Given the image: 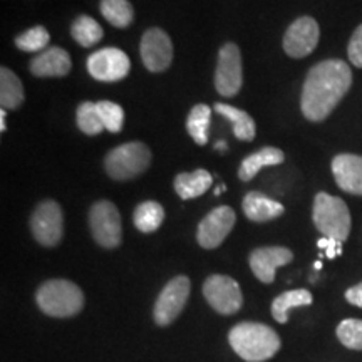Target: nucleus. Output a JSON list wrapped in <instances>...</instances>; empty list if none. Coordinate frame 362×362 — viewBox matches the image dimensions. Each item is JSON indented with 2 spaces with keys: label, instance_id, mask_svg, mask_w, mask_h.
Returning <instances> with one entry per match:
<instances>
[{
  "label": "nucleus",
  "instance_id": "obj_1",
  "mask_svg": "<svg viewBox=\"0 0 362 362\" xmlns=\"http://www.w3.org/2000/svg\"><path fill=\"white\" fill-rule=\"evenodd\" d=\"M352 86V71L341 59H327L319 62L307 72L302 88L300 110L309 121L320 123L349 93Z\"/></svg>",
  "mask_w": 362,
  "mask_h": 362
},
{
  "label": "nucleus",
  "instance_id": "obj_2",
  "mask_svg": "<svg viewBox=\"0 0 362 362\" xmlns=\"http://www.w3.org/2000/svg\"><path fill=\"white\" fill-rule=\"evenodd\" d=\"M228 342L232 349L247 362H265L280 351L279 334L265 324L240 322L230 329Z\"/></svg>",
  "mask_w": 362,
  "mask_h": 362
},
{
  "label": "nucleus",
  "instance_id": "obj_3",
  "mask_svg": "<svg viewBox=\"0 0 362 362\" xmlns=\"http://www.w3.org/2000/svg\"><path fill=\"white\" fill-rule=\"evenodd\" d=\"M39 309L45 315L56 319H67L78 315L84 307V293L76 284L64 279L44 282L35 293Z\"/></svg>",
  "mask_w": 362,
  "mask_h": 362
},
{
  "label": "nucleus",
  "instance_id": "obj_4",
  "mask_svg": "<svg viewBox=\"0 0 362 362\" xmlns=\"http://www.w3.org/2000/svg\"><path fill=\"white\" fill-rule=\"evenodd\" d=\"M312 220L320 233L337 242H346L351 233V211L342 198L329 193H317L314 198Z\"/></svg>",
  "mask_w": 362,
  "mask_h": 362
},
{
  "label": "nucleus",
  "instance_id": "obj_5",
  "mask_svg": "<svg viewBox=\"0 0 362 362\" xmlns=\"http://www.w3.org/2000/svg\"><path fill=\"white\" fill-rule=\"evenodd\" d=\"M151 165V151L141 141L124 143L111 149L104 160L106 173L116 181L133 180L143 175Z\"/></svg>",
  "mask_w": 362,
  "mask_h": 362
},
{
  "label": "nucleus",
  "instance_id": "obj_6",
  "mask_svg": "<svg viewBox=\"0 0 362 362\" xmlns=\"http://www.w3.org/2000/svg\"><path fill=\"white\" fill-rule=\"evenodd\" d=\"M89 226L98 245L103 248H116L121 245L123 240L121 215L111 202L101 200L90 206Z\"/></svg>",
  "mask_w": 362,
  "mask_h": 362
},
{
  "label": "nucleus",
  "instance_id": "obj_7",
  "mask_svg": "<svg viewBox=\"0 0 362 362\" xmlns=\"http://www.w3.org/2000/svg\"><path fill=\"white\" fill-rule=\"evenodd\" d=\"M189 291H192V282L185 275L171 279L168 284L163 287V291L158 296L155 302V309H153V317L155 322L161 327L173 324L185 305H187Z\"/></svg>",
  "mask_w": 362,
  "mask_h": 362
},
{
  "label": "nucleus",
  "instance_id": "obj_8",
  "mask_svg": "<svg viewBox=\"0 0 362 362\" xmlns=\"http://www.w3.org/2000/svg\"><path fill=\"white\" fill-rule=\"evenodd\" d=\"M203 296L214 310L221 315H232L243 304V293L237 280L228 275H210L203 284Z\"/></svg>",
  "mask_w": 362,
  "mask_h": 362
},
{
  "label": "nucleus",
  "instance_id": "obj_9",
  "mask_svg": "<svg viewBox=\"0 0 362 362\" xmlns=\"http://www.w3.org/2000/svg\"><path fill=\"white\" fill-rule=\"evenodd\" d=\"M243 84L242 54L237 44H225L218 52L215 71V88L223 98L237 96Z\"/></svg>",
  "mask_w": 362,
  "mask_h": 362
},
{
  "label": "nucleus",
  "instance_id": "obj_10",
  "mask_svg": "<svg viewBox=\"0 0 362 362\" xmlns=\"http://www.w3.org/2000/svg\"><path fill=\"white\" fill-rule=\"evenodd\" d=\"M30 232L44 247H56L61 242L64 226H62V210L59 203L54 200L39 203L30 216Z\"/></svg>",
  "mask_w": 362,
  "mask_h": 362
},
{
  "label": "nucleus",
  "instance_id": "obj_11",
  "mask_svg": "<svg viewBox=\"0 0 362 362\" xmlns=\"http://www.w3.org/2000/svg\"><path fill=\"white\" fill-rule=\"evenodd\" d=\"M131 61L117 47H104L88 57V71L96 81L116 83L129 74Z\"/></svg>",
  "mask_w": 362,
  "mask_h": 362
},
{
  "label": "nucleus",
  "instance_id": "obj_12",
  "mask_svg": "<svg viewBox=\"0 0 362 362\" xmlns=\"http://www.w3.org/2000/svg\"><path fill=\"white\" fill-rule=\"evenodd\" d=\"M235 221H237V215L230 206L223 205L211 210L198 225L197 240L200 247L206 248V250H214V248L220 247L233 230Z\"/></svg>",
  "mask_w": 362,
  "mask_h": 362
},
{
  "label": "nucleus",
  "instance_id": "obj_13",
  "mask_svg": "<svg viewBox=\"0 0 362 362\" xmlns=\"http://www.w3.org/2000/svg\"><path fill=\"white\" fill-rule=\"evenodd\" d=\"M320 29L312 17H298L284 35V51L293 59L307 57L319 44Z\"/></svg>",
  "mask_w": 362,
  "mask_h": 362
},
{
  "label": "nucleus",
  "instance_id": "obj_14",
  "mask_svg": "<svg viewBox=\"0 0 362 362\" xmlns=\"http://www.w3.org/2000/svg\"><path fill=\"white\" fill-rule=\"evenodd\" d=\"M139 51H141L143 64L151 72L166 71L173 61V44L170 35L158 27L144 33Z\"/></svg>",
  "mask_w": 362,
  "mask_h": 362
},
{
  "label": "nucleus",
  "instance_id": "obj_15",
  "mask_svg": "<svg viewBox=\"0 0 362 362\" xmlns=\"http://www.w3.org/2000/svg\"><path fill=\"white\" fill-rule=\"evenodd\" d=\"M293 260L292 250L285 247H262L250 253V269L257 279L264 284H272L275 280V272L279 267L291 264Z\"/></svg>",
  "mask_w": 362,
  "mask_h": 362
},
{
  "label": "nucleus",
  "instance_id": "obj_16",
  "mask_svg": "<svg viewBox=\"0 0 362 362\" xmlns=\"http://www.w3.org/2000/svg\"><path fill=\"white\" fill-rule=\"evenodd\" d=\"M332 175L342 192L362 197V156L337 155L332 160Z\"/></svg>",
  "mask_w": 362,
  "mask_h": 362
},
{
  "label": "nucleus",
  "instance_id": "obj_17",
  "mask_svg": "<svg viewBox=\"0 0 362 362\" xmlns=\"http://www.w3.org/2000/svg\"><path fill=\"white\" fill-rule=\"evenodd\" d=\"M71 71V56L61 47H49L30 61V72L37 78H64Z\"/></svg>",
  "mask_w": 362,
  "mask_h": 362
},
{
  "label": "nucleus",
  "instance_id": "obj_18",
  "mask_svg": "<svg viewBox=\"0 0 362 362\" xmlns=\"http://www.w3.org/2000/svg\"><path fill=\"white\" fill-rule=\"evenodd\" d=\"M242 208L247 218L255 221V223H265V221L279 218L285 211L282 203L272 200V198L259 192L247 193L242 202Z\"/></svg>",
  "mask_w": 362,
  "mask_h": 362
},
{
  "label": "nucleus",
  "instance_id": "obj_19",
  "mask_svg": "<svg viewBox=\"0 0 362 362\" xmlns=\"http://www.w3.org/2000/svg\"><path fill=\"white\" fill-rule=\"evenodd\" d=\"M285 161V155L282 149L274 146H265L259 151L252 153L242 161L238 170V176L242 181H250L255 178V175L267 166H275Z\"/></svg>",
  "mask_w": 362,
  "mask_h": 362
},
{
  "label": "nucleus",
  "instance_id": "obj_20",
  "mask_svg": "<svg viewBox=\"0 0 362 362\" xmlns=\"http://www.w3.org/2000/svg\"><path fill=\"white\" fill-rule=\"evenodd\" d=\"M211 187V175L206 170L198 168L193 173H180L175 178V192L181 200H193L202 197Z\"/></svg>",
  "mask_w": 362,
  "mask_h": 362
},
{
  "label": "nucleus",
  "instance_id": "obj_21",
  "mask_svg": "<svg viewBox=\"0 0 362 362\" xmlns=\"http://www.w3.org/2000/svg\"><path fill=\"white\" fill-rule=\"evenodd\" d=\"M215 111L233 124V134L240 141H252L255 138V121L248 112L223 103H215Z\"/></svg>",
  "mask_w": 362,
  "mask_h": 362
},
{
  "label": "nucleus",
  "instance_id": "obj_22",
  "mask_svg": "<svg viewBox=\"0 0 362 362\" xmlns=\"http://www.w3.org/2000/svg\"><path fill=\"white\" fill-rule=\"evenodd\" d=\"M312 293L305 288H297V291H288L280 293L279 297L272 302V315L279 324H287L288 312L296 307H305L312 304Z\"/></svg>",
  "mask_w": 362,
  "mask_h": 362
},
{
  "label": "nucleus",
  "instance_id": "obj_23",
  "mask_svg": "<svg viewBox=\"0 0 362 362\" xmlns=\"http://www.w3.org/2000/svg\"><path fill=\"white\" fill-rule=\"evenodd\" d=\"M24 103V88L21 79L7 67L0 69V104L2 110H17Z\"/></svg>",
  "mask_w": 362,
  "mask_h": 362
},
{
  "label": "nucleus",
  "instance_id": "obj_24",
  "mask_svg": "<svg viewBox=\"0 0 362 362\" xmlns=\"http://www.w3.org/2000/svg\"><path fill=\"white\" fill-rule=\"evenodd\" d=\"M165 220V210L158 202H144L136 206L133 214L134 226L141 233H153Z\"/></svg>",
  "mask_w": 362,
  "mask_h": 362
},
{
  "label": "nucleus",
  "instance_id": "obj_25",
  "mask_svg": "<svg viewBox=\"0 0 362 362\" xmlns=\"http://www.w3.org/2000/svg\"><path fill=\"white\" fill-rule=\"evenodd\" d=\"M71 34L79 45H83V47H93V45H96L103 39L104 30L99 25V22L94 21L93 17L79 16L78 19L72 22Z\"/></svg>",
  "mask_w": 362,
  "mask_h": 362
},
{
  "label": "nucleus",
  "instance_id": "obj_26",
  "mask_svg": "<svg viewBox=\"0 0 362 362\" xmlns=\"http://www.w3.org/2000/svg\"><path fill=\"white\" fill-rule=\"evenodd\" d=\"M211 121V110L206 104H197L192 111H189L187 119V129L193 141L197 144L208 143V128H210Z\"/></svg>",
  "mask_w": 362,
  "mask_h": 362
},
{
  "label": "nucleus",
  "instance_id": "obj_27",
  "mask_svg": "<svg viewBox=\"0 0 362 362\" xmlns=\"http://www.w3.org/2000/svg\"><path fill=\"white\" fill-rule=\"evenodd\" d=\"M103 17L117 29H126L134 19V11L128 0H101Z\"/></svg>",
  "mask_w": 362,
  "mask_h": 362
},
{
  "label": "nucleus",
  "instance_id": "obj_28",
  "mask_svg": "<svg viewBox=\"0 0 362 362\" xmlns=\"http://www.w3.org/2000/svg\"><path fill=\"white\" fill-rule=\"evenodd\" d=\"M76 121H78L79 129L88 136H96L104 129L96 103H81L76 112Z\"/></svg>",
  "mask_w": 362,
  "mask_h": 362
},
{
  "label": "nucleus",
  "instance_id": "obj_29",
  "mask_svg": "<svg viewBox=\"0 0 362 362\" xmlns=\"http://www.w3.org/2000/svg\"><path fill=\"white\" fill-rule=\"evenodd\" d=\"M51 35L42 25H35L16 37V45L24 52H42L47 47Z\"/></svg>",
  "mask_w": 362,
  "mask_h": 362
},
{
  "label": "nucleus",
  "instance_id": "obj_30",
  "mask_svg": "<svg viewBox=\"0 0 362 362\" xmlns=\"http://www.w3.org/2000/svg\"><path fill=\"white\" fill-rule=\"evenodd\" d=\"M337 339L344 347L362 351V320L346 319L337 325Z\"/></svg>",
  "mask_w": 362,
  "mask_h": 362
},
{
  "label": "nucleus",
  "instance_id": "obj_31",
  "mask_svg": "<svg viewBox=\"0 0 362 362\" xmlns=\"http://www.w3.org/2000/svg\"><path fill=\"white\" fill-rule=\"evenodd\" d=\"M98 110L101 121L104 124V129H107L110 133H119L123 129L124 124V110L119 104L111 103V101H99Z\"/></svg>",
  "mask_w": 362,
  "mask_h": 362
},
{
  "label": "nucleus",
  "instance_id": "obj_32",
  "mask_svg": "<svg viewBox=\"0 0 362 362\" xmlns=\"http://www.w3.org/2000/svg\"><path fill=\"white\" fill-rule=\"evenodd\" d=\"M347 54H349V61L352 64L362 67V24L352 34L349 45H347Z\"/></svg>",
  "mask_w": 362,
  "mask_h": 362
},
{
  "label": "nucleus",
  "instance_id": "obj_33",
  "mask_svg": "<svg viewBox=\"0 0 362 362\" xmlns=\"http://www.w3.org/2000/svg\"><path fill=\"white\" fill-rule=\"evenodd\" d=\"M317 245H319V248H324L325 255H327L329 259H336L337 255H341L342 253V242H337V240L334 238H327V237L320 238Z\"/></svg>",
  "mask_w": 362,
  "mask_h": 362
},
{
  "label": "nucleus",
  "instance_id": "obj_34",
  "mask_svg": "<svg viewBox=\"0 0 362 362\" xmlns=\"http://www.w3.org/2000/svg\"><path fill=\"white\" fill-rule=\"evenodd\" d=\"M346 298L347 302L356 307H361L362 309V282L354 285V287H351L349 291L346 292Z\"/></svg>",
  "mask_w": 362,
  "mask_h": 362
},
{
  "label": "nucleus",
  "instance_id": "obj_35",
  "mask_svg": "<svg viewBox=\"0 0 362 362\" xmlns=\"http://www.w3.org/2000/svg\"><path fill=\"white\" fill-rule=\"evenodd\" d=\"M6 116H7V111H6V110L0 111V131H6V129H7Z\"/></svg>",
  "mask_w": 362,
  "mask_h": 362
},
{
  "label": "nucleus",
  "instance_id": "obj_36",
  "mask_svg": "<svg viewBox=\"0 0 362 362\" xmlns=\"http://www.w3.org/2000/svg\"><path fill=\"white\" fill-rule=\"evenodd\" d=\"M215 148L216 149H226V144H225V141H218V143H216Z\"/></svg>",
  "mask_w": 362,
  "mask_h": 362
},
{
  "label": "nucleus",
  "instance_id": "obj_37",
  "mask_svg": "<svg viewBox=\"0 0 362 362\" xmlns=\"http://www.w3.org/2000/svg\"><path fill=\"white\" fill-rule=\"evenodd\" d=\"M221 192H225V187H223V185H221V187H218V188L215 189V194H220Z\"/></svg>",
  "mask_w": 362,
  "mask_h": 362
}]
</instances>
